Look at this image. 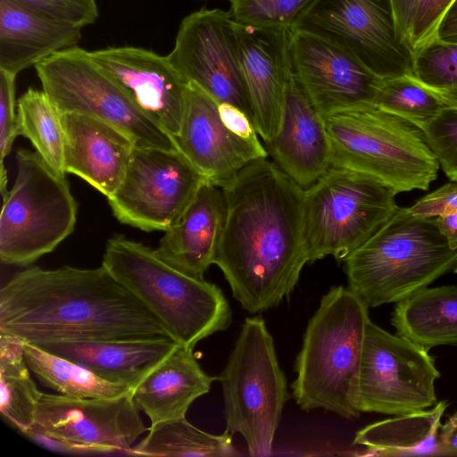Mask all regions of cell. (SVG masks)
<instances>
[{"mask_svg": "<svg viewBox=\"0 0 457 457\" xmlns=\"http://www.w3.org/2000/svg\"><path fill=\"white\" fill-rule=\"evenodd\" d=\"M16 178L2 196L0 260L29 266L53 252L74 230L78 204L65 175L37 153L18 149Z\"/></svg>", "mask_w": 457, "mask_h": 457, "instance_id": "cell-8", "label": "cell"}, {"mask_svg": "<svg viewBox=\"0 0 457 457\" xmlns=\"http://www.w3.org/2000/svg\"><path fill=\"white\" fill-rule=\"evenodd\" d=\"M396 194L375 177L331 166L303 189L309 263L327 256L344 262L393 215Z\"/></svg>", "mask_w": 457, "mask_h": 457, "instance_id": "cell-9", "label": "cell"}, {"mask_svg": "<svg viewBox=\"0 0 457 457\" xmlns=\"http://www.w3.org/2000/svg\"><path fill=\"white\" fill-rule=\"evenodd\" d=\"M206 181L179 150L135 145L121 184L107 200L120 223L165 231Z\"/></svg>", "mask_w": 457, "mask_h": 457, "instance_id": "cell-13", "label": "cell"}, {"mask_svg": "<svg viewBox=\"0 0 457 457\" xmlns=\"http://www.w3.org/2000/svg\"><path fill=\"white\" fill-rule=\"evenodd\" d=\"M448 107L457 108V87L445 90L430 89Z\"/></svg>", "mask_w": 457, "mask_h": 457, "instance_id": "cell-46", "label": "cell"}, {"mask_svg": "<svg viewBox=\"0 0 457 457\" xmlns=\"http://www.w3.org/2000/svg\"><path fill=\"white\" fill-rule=\"evenodd\" d=\"M178 149L211 184L223 188L250 162L268 158L262 143L245 140L222 122L218 103L194 83H188L187 106Z\"/></svg>", "mask_w": 457, "mask_h": 457, "instance_id": "cell-19", "label": "cell"}, {"mask_svg": "<svg viewBox=\"0 0 457 457\" xmlns=\"http://www.w3.org/2000/svg\"><path fill=\"white\" fill-rule=\"evenodd\" d=\"M37 14L63 24L83 28L99 12L96 0H14Z\"/></svg>", "mask_w": 457, "mask_h": 457, "instance_id": "cell-36", "label": "cell"}, {"mask_svg": "<svg viewBox=\"0 0 457 457\" xmlns=\"http://www.w3.org/2000/svg\"><path fill=\"white\" fill-rule=\"evenodd\" d=\"M411 76L432 90L457 87V43L436 37L413 53Z\"/></svg>", "mask_w": 457, "mask_h": 457, "instance_id": "cell-33", "label": "cell"}, {"mask_svg": "<svg viewBox=\"0 0 457 457\" xmlns=\"http://www.w3.org/2000/svg\"><path fill=\"white\" fill-rule=\"evenodd\" d=\"M222 122L234 134L252 143H261L251 118L241 109L230 104H218Z\"/></svg>", "mask_w": 457, "mask_h": 457, "instance_id": "cell-41", "label": "cell"}, {"mask_svg": "<svg viewBox=\"0 0 457 457\" xmlns=\"http://www.w3.org/2000/svg\"><path fill=\"white\" fill-rule=\"evenodd\" d=\"M130 456L234 457L240 453L232 435H213L201 430L186 417L151 425L147 435L129 450Z\"/></svg>", "mask_w": 457, "mask_h": 457, "instance_id": "cell-29", "label": "cell"}, {"mask_svg": "<svg viewBox=\"0 0 457 457\" xmlns=\"http://www.w3.org/2000/svg\"><path fill=\"white\" fill-rule=\"evenodd\" d=\"M236 34L252 120L266 144L276 137L281 124L287 87L293 71L292 30L284 26L236 22Z\"/></svg>", "mask_w": 457, "mask_h": 457, "instance_id": "cell-18", "label": "cell"}, {"mask_svg": "<svg viewBox=\"0 0 457 457\" xmlns=\"http://www.w3.org/2000/svg\"><path fill=\"white\" fill-rule=\"evenodd\" d=\"M323 118L331 166L375 177L397 194L427 190L439 164L423 131L375 105L340 110Z\"/></svg>", "mask_w": 457, "mask_h": 457, "instance_id": "cell-6", "label": "cell"}, {"mask_svg": "<svg viewBox=\"0 0 457 457\" xmlns=\"http://www.w3.org/2000/svg\"><path fill=\"white\" fill-rule=\"evenodd\" d=\"M417 216L438 217L457 213V183H447L420 198L409 207Z\"/></svg>", "mask_w": 457, "mask_h": 457, "instance_id": "cell-40", "label": "cell"}, {"mask_svg": "<svg viewBox=\"0 0 457 457\" xmlns=\"http://www.w3.org/2000/svg\"><path fill=\"white\" fill-rule=\"evenodd\" d=\"M453 270H454V272H455V273H457V263H456V265H455V267H454Z\"/></svg>", "mask_w": 457, "mask_h": 457, "instance_id": "cell-47", "label": "cell"}, {"mask_svg": "<svg viewBox=\"0 0 457 457\" xmlns=\"http://www.w3.org/2000/svg\"><path fill=\"white\" fill-rule=\"evenodd\" d=\"M132 393L104 398L43 393L31 428L76 443L116 448L130 456L133 444L149 428Z\"/></svg>", "mask_w": 457, "mask_h": 457, "instance_id": "cell-16", "label": "cell"}, {"mask_svg": "<svg viewBox=\"0 0 457 457\" xmlns=\"http://www.w3.org/2000/svg\"><path fill=\"white\" fill-rule=\"evenodd\" d=\"M194 348L178 344L133 389V399L151 425L185 418L191 404L210 391L217 377L205 373Z\"/></svg>", "mask_w": 457, "mask_h": 457, "instance_id": "cell-24", "label": "cell"}, {"mask_svg": "<svg viewBox=\"0 0 457 457\" xmlns=\"http://www.w3.org/2000/svg\"><path fill=\"white\" fill-rule=\"evenodd\" d=\"M439 377L428 350L369 320L359 372L361 412L395 416L431 408Z\"/></svg>", "mask_w": 457, "mask_h": 457, "instance_id": "cell-12", "label": "cell"}, {"mask_svg": "<svg viewBox=\"0 0 457 457\" xmlns=\"http://www.w3.org/2000/svg\"><path fill=\"white\" fill-rule=\"evenodd\" d=\"M448 404L444 400L423 411L369 424L355 433L353 445L366 447L364 455L440 456L438 436Z\"/></svg>", "mask_w": 457, "mask_h": 457, "instance_id": "cell-26", "label": "cell"}, {"mask_svg": "<svg viewBox=\"0 0 457 457\" xmlns=\"http://www.w3.org/2000/svg\"><path fill=\"white\" fill-rule=\"evenodd\" d=\"M438 436L440 456H457V411L441 426Z\"/></svg>", "mask_w": 457, "mask_h": 457, "instance_id": "cell-43", "label": "cell"}, {"mask_svg": "<svg viewBox=\"0 0 457 457\" xmlns=\"http://www.w3.org/2000/svg\"><path fill=\"white\" fill-rule=\"evenodd\" d=\"M420 1V0H391L395 12L398 36L408 46L413 20Z\"/></svg>", "mask_w": 457, "mask_h": 457, "instance_id": "cell-42", "label": "cell"}, {"mask_svg": "<svg viewBox=\"0 0 457 457\" xmlns=\"http://www.w3.org/2000/svg\"><path fill=\"white\" fill-rule=\"evenodd\" d=\"M391 323L398 335L427 350L457 345V286L427 287L396 303Z\"/></svg>", "mask_w": 457, "mask_h": 457, "instance_id": "cell-27", "label": "cell"}, {"mask_svg": "<svg viewBox=\"0 0 457 457\" xmlns=\"http://www.w3.org/2000/svg\"><path fill=\"white\" fill-rule=\"evenodd\" d=\"M23 436L28 437L35 444L44 447L49 451L71 454V455H127L121 450L98 445H90L80 443H76L58 437L47 436L38 432L33 428H29ZM128 456V455H127Z\"/></svg>", "mask_w": 457, "mask_h": 457, "instance_id": "cell-39", "label": "cell"}, {"mask_svg": "<svg viewBox=\"0 0 457 457\" xmlns=\"http://www.w3.org/2000/svg\"><path fill=\"white\" fill-rule=\"evenodd\" d=\"M348 287L369 307L401 302L457 263L436 217L397 207L388 220L344 260Z\"/></svg>", "mask_w": 457, "mask_h": 457, "instance_id": "cell-5", "label": "cell"}, {"mask_svg": "<svg viewBox=\"0 0 457 457\" xmlns=\"http://www.w3.org/2000/svg\"><path fill=\"white\" fill-rule=\"evenodd\" d=\"M90 53L145 114L173 138L179 135L188 83L167 55L137 46H112Z\"/></svg>", "mask_w": 457, "mask_h": 457, "instance_id": "cell-17", "label": "cell"}, {"mask_svg": "<svg viewBox=\"0 0 457 457\" xmlns=\"http://www.w3.org/2000/svg\"><path fill=\"white\" fill-rule=\"evenodd\" d=\"M221 384L226 429L240 434L251 456H268L289 398L274 340L261 316L245 320L225 367Z\"/></svg>", "mask_w": 457, "mask_h": 457, "instance_id": "cell-7", "label": "cell"}, {"mask_svg": "<svg viewBox=\"0 0 457 457\" xmlns=\"http://www.w3.org/2000/svg\"><path fill=\"white\" fill-rule=\"evenodd\" d=\"M81 29L42 17L14 0H0V70L17 75L77 46Z\"/></svg>", "mask_w": 457, "mask_h": 457, "instance_id": "cell-25", "label": "cell"}, {"mask_svg": "<svg viewBox=\"0 0 457 457\" xmlns=\"http://www.w3.org/2000/svg\"><path fill=\"white\" fill-rule=\"evenodd\" d=\"M434 37L445 42L457 43V0L445 12Z\"/></svg>", "mask_w": 457, "mask_h": 457, "instance_id": "cell-44", "label": "cell"}, {"mask_svg": "<svg viewBox=\"0 0 457 457\" xmlns=\"http://www.w3.org/2000/svg\"><path fill=\"white\" fill-rule=\"evenodd\" d=\"M420 129L446 177L457 182V108L445 106Z\"/></svg>", "mask_w": 457, "mask_h": 457, "instance_id": "cell-35", "label": "cell"}, {"mask_svg": "<svg viewBox=\"0 0 457 457\" xmlns=\"http://www.w3.org/2000/svg\"><path fill=\"white\" fill-rule=\"evenodd\" d=\"M369 307L349 287H331L309 320L295 362L292 395L301 410L345 419L358 407L359 372Z\"/></svg>", "mask_w": 457, "mask_h": 457, "instance_id": "cell-3", "label": "cell"}, {"mask_svg": "<svg viewBox=\"0 0 457 457\" xmlns=\"http://www.w3.org/2000/svg\"><path fill=\"white\" fill-rule=\"evenodd\" d=\"M225 217L222 189L204 182L179 220L164 231L157 255L183 273L204 278L214 264Z\"/></svg>", "mask_w": 457, "mask_h": 457, "instance_id": "cell-22", "label": "cell"}, {"mask_svg": "<svg viewBox=\"0 0 457 457\" xmlns=\"http://www.w3.org/2000/svg\"><path fill=\"white\" fill-rule=\"evenodd\" d=\"M454 0H420L413 20L409 46L412 54L434 38L445 12Z\"/></svg>", "mask_w": 457, "mask_h": 457, "instance_id": "cell-38", "label": "cell"}, {"mask_svg": "<svg viewBox=\"0 0 457 457\" xmlns=\"http://www.w3.org/2000/svg\"><path fill=\"white\" fill-rule=\"evenodd\" d=\"M265 145L273 162L303 189L313 185L331 167V149L323 118L294 71L287 87L279 130Z\"/></svg>", "mask_w": 457, "mask_h": 457, "instance_id": "cell-20", "label": "cell"}, {"mask_svg": "<svg viewBox=\"0 0 457 457\" xmlns=\"http://www.w3.org/2000/svg\"><path fill=\"white\" fill-rule=\"evenodd\" d=\"M172 338L60 341L37 345L97 376L134 387L178 345Z\"/></svg>", "mask_w": 457, "mask_h": 457, "instance_id": "cell-23", "label": "cell"}, {"mask_svg": "<svg viewBox=\"0 0 457 457\" xmlns=\"http://www.w3.org/2000/svg\"><path fill=\"white\" fill-rule=\"evenodd\" d=\"M374 105L420 129L446 106L411 75L383 79Z\"/></svg>", "mask_w": 457, "mask_h": 457, "instance_id": "cell-32", "label": "cell"}, {"mask_svg": "<svg viewBox=\"0 0 457 457\" xmlns=\"http://www.w3.org/2000/svg\"><path fill=\"white\" fill-rule=\"evenodd\" d=\"M291 30L337 46L382 79L411 74L413 54L398 36L391 0H313Z\"/></svg>", "mask_w": 457, "mask_h": 457, "instance_id": "cell-11", "label": "cell"}, {"mask_svg": "<svg viewBox=\"0 0 457 457\" xmlns=\"http://www.w3.org/2000/svg\"><path fill=\"white\" fill-rule=\"evenodd\" d=\"M102 265L182 345L194 348L231 324V308L217 285L183 273L142 243L113 236Z\"/></svg>", "mask_w": 457, "mask_h": 457, "instance_id": "cell-4", "label": "cell"}, {"mask_svg": "<svg viewBox=\"0 0 457 457\" xmlns=\"http://www.w3.org/2000/svg\"><path fill=\"white\" fill-rule=\"evenodd\" d=\"M15 78L16 75L0 70V192L2 196L8 191L4 158L10 154L12 144L18 136Z\"/></svg>", "mask_w": 457, "mask_h": 457, "instance_id": "cell-37", "label": "cell"}, {"mask_svg": "<svg viewBox=\"0 0 457 457\" xmlns=\"http://www.w3.org/2000/svg\"><path fill=\"white\" fill-rule=\"evenodd\" d=\"M16 111L17 135L28 138L54 171L65 175L62 117L45 92L29 87L18 99Z\"/></svg>", "mask_w": 457, "mask_h": 457, "instance_id": "cell-31", "label": "cell"}, {"mask_svg": "<svg viewBox=\"0 0 457 457\" xmlns=\"http://www.w3.org/2000/svg\"><path fill=\"white\" fill-rule=\"evenodd\" d=\"M221 189L226 217L214 264L244 310L274 308L309 263L303 189L267 158L245 166Z\"/></svg>", "mask_w": 457, "mask_h": 457, "instance_id": "cell-1", "label": "cell"}, {"mask_svg": "<svg viewBox=\"0 0 457 457\" xmlns=\"http://www.w3.org/2000/svg\"><path fill=\"white\" fill-rule=\"evenodd\" d=\"M0 335L34 345L171 338L103 265L35 266L16 273L0 289Z\"/></svg>", "mask_w": 457, "mask_h": 457, "instance_id": "cell-2", "label": "cell"}, {"mask_svg": "<svg viewBox=\"0 0 457 457\" xmlns=\"http://www.w3.org/2000/svg\"><path fill=\"white\" fill-rule=\"evenodd\" d=\"M61 117L65 172L111 197L122 182L134 141L118 128L88 115L68 112Z\"/></svg>", "mask_w": 457, "mask_h": 457, "instance_id": "cell-21", "label": "cell"}, {"mask_svg": "<svg viewBox=\"0 0 457 457\" xmlns=\"http://www.w3.org/2000/svg\"><path fill=\"white\" fill-rule=\"evenodd\" d=\"M440 233L445 237L448 245L457 250V213H449L436 217Z\"/></svg>", "mask_w": 457, "mask_h": 457, "instance_id": "cell-45", "label": "cell"}, {"mask_svg": "<svg viewBox=\"0 0 457 457\" xmlns=\"http://www.w3.org/2000/svg\"><path fill=\"white\" fill-rule=\"evenodd\" d=\"M26 362L39 382L60 395L77 398L116 397L133 391L108 381L66 358L24 342Z\"/></svg>", "mask_w": 457, "mask_h": 457, "instance_id": "cell-30", "label": "cell"}, {"mask_svg": "<svg viewBox=\"0 0 457 457\" xmlns=\"http://www.w3.org/2000/svg\"><path fill=\"white\" fill-rule=\"evenodd\" d=\"M167 57L187 83L195 84L218 104L237 106L252 120L236 22L228 11L204 7L186 16Z\"/></svg>", "mask_w": 457, "mask_h": 457, "instance_id": "cell-14", "label": "cell"}, {"mask_svg": "<svg viewBox=\"0 0 457 457\" xmlns=\"http://www.w3.org/2000/svg\"><path fill=\"white\" fill-rule=\"evenodd\" d=\"M42 90L60 112L104 120L126 133L137 146L179 150L173 137L145 114L124 89L77 46L35 65Z\"/></svg>", "mask_w": 457, "mask_h": 457, "instance_id": "cell-10", "label": "cell"}, {"mask_svg": "<svg viewBox=\"0 0 457 457\" xmlns=\"http://www.w3.org/2000/svg\"><path fill=\"white\" fill-rule=\"evenodd\" d=\"M24 356V342L0 335V411L4 420L22 435L32 428L42 395Z\"/></svg>", "mask_w": 457, "mask_h": 457, "instance_id": "cell-28", "label": "cell"}, {"mask_svg": "<svg viewBox=\"0 0 457 457\" xmlns=\"http://www.w3.org/2000/svg\"><path fill=\"white\" fill-rule=\"evenodd\" d=\"M232 19L252 26L292 28L313 0H228Z\"/></svg>", "mask_w": 457, "mask_h": 457, "instance_id": "cell-34", "label": "cell"}, {"mask_svg": "<svg viewBox=\"0 0 457 457\" xmlns=\"http://www.w3.org/2000/svg\"><path fill=\"white\" fill-rule=\"evenodd\" d=\"M290 50L293 71L321 117L374 105L383 79L348 52L303 31H292Z\"/></svg>", "mask_w": 457, "mask_h": 457, "instance_id": "cell-15", "label": "cell"}]
</instances>
